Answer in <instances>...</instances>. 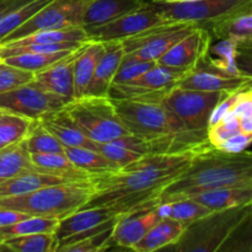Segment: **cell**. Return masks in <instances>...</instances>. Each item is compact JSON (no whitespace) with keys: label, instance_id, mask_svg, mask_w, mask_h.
Masks as SVG:
<instances>
[{"label":"cell","instance_id":"6da1fadb","mask_svg":"<svg viewBox=\"0 0 252 252\" xmlns=\"http://www.w3.org/2000/svg\"><path fill=\"white\" fill-rule=\"evenodd\" d=\"M189 155H147L126 165L118 172L94 180L95 192L83 208L108 207L129 216L154 208L159 197L191 162Z\"/></svg>","mask_w":252,"mask_h":252},{"label":"cell","instance_id":"7a4b0ae2","mask_svg":"<svg viewBox=\"0 0 252 252\" xmlns=\"http://www.w3.org/2000/svg\"><path fill=\"white\" fill-rule=\"evenodd\" d=\"M252 185V152L228 153L211 147L192 158L179 177L165 187L159 203L189 198L208 189Z\"/></svg>","mask_w":252,"mask_h":252},{"label":"cell","instance_id":"3957f363","mask_svg":"<svg viewBox=\"0 0 252 252\" xmlns=\"http://www.w3.org/2000/svg\"><path fill=\"white\" fill-rule=\"evenodd\" d=\"M95 192L94 181H68L42 187L30 193L0 198V206L31 217L63 219L83 208Z\"/></svg>","mask_w":252,"mask_h":252},{"label":"cell","instance_id":"277c9868","mask_svg":"<svg viewBox=\"0 0 252 252\" xmlns=\"http://www.w3.org/2000/svg\"><path fill=\"white\" fill-rule=\"evenodd\" d=\"M165 95L112 100L128 132L144 139L186 130L182 121L161 102Z\"/></svg>","mask_w":252,"mask_h":252},{"label":"cell","instance_id":"5b68a950","mask_svg":"<svg viewBox=\"0 0 252 252\" xmlns=\"http://www.w3.org/2000/svg\"><path fill=\"white\" fill-rule=\"evenodd\" d=\"M252 204L212 212L204 218L186 226L181 239L170 250L221 251L236 229L251 216Z\"/></svg>","mask_w":252,"mask_h":252},{"label":"cell","instance_id":"8992f818","mask_svg":"<svg viewBox=\"0 0 252 252\" xmlns=\"http://www.w3.org/2000/svg\"><path fill=\"white\" fill-rule=\"evenodd\" d=\"M63 110L74 125L96 143H107L130 134L110 96H80L69 101Z\"/></svg>","mask_w":252,"mask_h":252},{"label":"cell","instance_id":"52a82bcc","mask_svg":"<svg viewBox=\"0 0 252 252\" xmlns=\"http://www.w3.org/2000/svg\"><path fill=\"white\" fill-rule=\"evenodd\" d=\"M223 91H199L174 86L161 102L182 121L187 129L208 132L214 108L225 97Z\"/></svg>","mask_w":252,"mask_h":252},{"label":"cell","instance_id":"ba28073f","mask_svg":"<svg viewBox=\"0 0 252 252\" xmlns=\"http://www.w3.org/2000/svg\"><path fill=\"white\" fill-rule=\"evenodd\" d=\"M197 26L194 22H167L122 39L123 47L126 53L140 61L158 62Z\"/></svg>","mask_w":252,"mask_h":252},{"label":"cell","instance_id":"9c48e42d","mask_svg":"<svg viewBox=\"0 0 252 252\" xmlns=\"http://www.w3.org/2000/svg\"><path fill=\"white\" fill-rule=\"evenodd\" d=\"M84 5L85 0H52L0 44L16 41L34 32L81 26Z\"/></svg>","mask_w":252,"mask_h":252},{"label":"cell","instance_id":"30bf717a","mask_svg":"<svg viewBox=\"0 0 252 252\" xmlns=\"http://www.w3.org/2000/svg\"><path fill=\"white\" fill-rule=\"evenodd\" d=\"M68 103L65 98L42 89L33 81L0 95V107L32 121L62 110Z\"/></svg>","mask_w":252,"mask_h":252},{"label":"cell","instance_id":"8fae6325","mask_svg":"<svg viewBox=\"0 0 252 252\" xmlns=\"http://www.w3.org/2000/svg\"><path fill=\"white\" fill-rule=\"evenodd\" d=\"M251 0H198L191 2L164 4L153 2L155 10L169 22H194L198 26L225 16Z\"/></svg>","mask_w":252,"mask_h":252},{"label":"cell","instance_id":"7c38bea8","mask_svg":"<svg viewBox=\"0 0 252 252\" xmlns=\"http://www.w3.org/2000/svg\"><path fill=\"white\" fill-rule=\"evenodd\" d=\"M167 22L169 21H166L153 7L149 0H147V4L139 9L122 15L107 24L85 30L90 41L107 42L113 41V39H126L140 32L147 31L152 27L167 24Z\"/></svg>","mask_w":252,"mask_h":252},{"label":"cell","instance_id":"4fadbf2b","mask_svg":"<svg viewBox=\"0 0 252 252\" xmlns=\"http://www.w3.org/2000/svg\"><path fill=\"white\" fill-rule=\"evenodd\" d=\"M252 79L244 75H233L214 65L209 53L198 62L191 70L186 71L177 81L176 86L181 89L199 91H233L250 88Z\"/></svg>","mask_w":252,"mask_h":252},{"label":"cell","instance_id":"5bb4252c","mask_svg":"<svg viewBox=\"0 0 252 252\" xmlns=\"http://www.w3.org/2000/svg\"><path fill=\"white\" fill-rule=\"evenodd\" d=\"M185 73H186L185 70L169 68L157 63L138 78L126 84L111 86L108 96L112 100H122V98L165 95L167 91L176 86L177 81L184 76Z\"/></svg>","mask_w":252,"mask_h":252},{"label":"cell","instance_id":"9a60e30c","mask_svg":"<svg viewBox=\"0 0 252 252\" xmlns=\"http://www.w3.org/2000/svg\"><path fill=\"white\" fill-rule=\"evenodd\" d=\"M212 39L213 37L208 30L197 26L187 36L172 46L157 63L180 70H191L209 53Z\"/></svg>","mask_w":252,"mask_h":252},{"label":"cell","instance_id":"2e32d148","mask_svg":"<svg viewBox=\"0 0 252 252\" xmlns=\"http://www.w3.org/2000/svg\"><path fill=\"white\" fill-rule=\"evenodd\" d=\"M90 42V41H89ZM88 44L84 43L79 48L71 51L68 56L62 58L61 61L56 62L52 65L47 66L41 71L33 74V81L36 85L41 86L42 89L56 95L62 96L66 101H71L74 98V65L75 61Z\"/></svg>","mask_w":252,"mask_h":252},{"label":"cell","instance_id":"e0dca14e","mask_svg":"<svg viewBox=\"0 0 252 252\" xmlns=\"http://www.w3.org/2000/svg\"><path fill=\"white\" fill-rule=\"evenodd\" d=\"M103 43H105V52L98 61L93 78L85 91V95L108 96L113 79L126 54L122 39H113Z\"/></svg>","mask_w":252,"mask_h":252},{"label":"cell","instance_id":"ac0fdd59","mask_svg":"<svg viewBox=\"0 0 252 252\" xmlns=\"http://www.w3.org/2000/svg\"><path fill=\"white\" fill-rule=\"evenodd\" d=\"M155 207L123 217L113 230L112 240L115 246L132 250L133 246L139 243L145 234L160 220Z\"/></svg>","mask_w":252,"mask_h":252},{"label":"cell","instance_id":"d6986e66","mask_svg":"<svg viewBox=\"0 0 252 252\" xmlns=\"http://www.w3.org/2000/svg\"><path fill=\"white\" fill-rule=\"evenodd\" d=\"M145 4L147 0H85L81 26L90 29L107 24Z\"/></svg>","mask_w":252,"mask_h":252},{"label":"cell","instance_id":"ffe728a7","mask_svg":"<svg viewBox=\"0 0 252 252\" xmlns=\"http://www.w3.org/2000/svg\"><path fill=\"white\" fill-rule=\"evenodd\" d=\"M123 216L116 213L108 207H91V208H80L79 211L64 217L59 220L58 228L56 230V238L59 241L73 236L75 234L84 233L95 228L98 224L113 218V217Z\"/></svg>","mask_w":252,"mask_h":252},{"label":"cell","instance_id":"44dd1931","mask_svg":"<svg viewBox=\"0 0 252 252\" xmlns=\"http://www.w3.org/2000/svg\"><path fill=\"white\" fill-rule=\"evenodd\" d=\"M208 30L213 38L218 39H244L252 37V5L245 6L217 19L201 25Z\"/></svg>","mask_w":252,"mask_h":252},{"label":"cell","instance_id":"7402d4cb","mask_svg":"<svg viewBox=\"0 0 252 252\" xmlns=\"http://www.w3.org/2000/svg\"><path fill=\"white\" fill-rule=\"evenodd\" d=\"M97 152L123 167L140 158L152 155V144L149 139L128 134L107 143H97Z\"/></svg>","mask_w":252,"mask_h":252},{"label":"cell","instance_id":"603a6c76","mask_svg":"<svg viewBox=\"0 0 252 252\" xmlns=\"http://www.w3.org/2000/svg\"><path fill=\"white\" fill-rule=\"evenodd\" d=\"M39 122L46 127L65 148H88L97 150V143L89 139L69 118L65 111L62 110L44 116Z\"/></svg>","mask_w":252,"mask_h":252},{"label":"cell","instance_id":"cb8c5ba5","mask_svg":"<svg viewBox=\"0 0 252 252\" xmlns=\"http://www.w3.org/2000/svg\"><path fill=\"white\" fill-rule=\"evenodd\" d=\"M212 212L252 204V185L225 186L203 191L191 197Z\"/></svg>","mask_w":252,"mask_h":252},{"label":"cell","instance_id":"d4e9b609","mask_svg":"<svg viewBox=\"0 0 252 252\" xmlns=\"http://www.w3.org/2000/svg\"><path fill=\"white\" fill-rule=\"evenodd\" d=\"M186 225L171 218L160 219L144 238L133 246L135 252H153L167 249L175 245L181 239Z\"/></svg>","mask_w":252,"mask_h":252},{"label":"cell","instance_id":"484cf974","mask_svg":"<svg viewBox=\"0 0 252 252\" xmlns=\"http://www.w3.org/2000/svg\"><path fill=\"white\" fill-rule=\"evenodd\" d=\"M31 161L33 169L68 181H94L96 179L93 175L76 167L64 153L31 154Z\"/></svg>","mask_w":252,"mask_h":252},{"label":"cell","instance_id":"4316f807","mask_svg":"<svg viewBox=\"0 0 252 252\" xmlns=\"http://www.w3.org/2000/svg\"><path fill=\"white\" fill-rule=\"evenodd\" d=\"M63 182H68V180L44 174L36 169L27 170L0 184V198L21 196V194L30 193L42 187L63 184Z\"/></svg>","mask_w":252,"mask_h":252},{"label":"cell","instance_id":"83f0119b","mask_svg":"<svg viewBox=\"0 0 252 252\" xmlns=\"http://www.w3.org/2000/svg\"><path fill=\"white\" fill-rule=\"evenodd\" d=\"M64 154L76 167L93 175L96 179L116 174L122 167L97 150L88 148H65Z\"/></svg>","mask_w":252,"mask_h":252},{"label":"cell","instance_id":"f1b7e54d","mask_svg":"<svg viewBox=\"0 0 252 252\" xmlns=\"http://www.w3.org/2000/svg\"><path fill=\"white\" fill-rule=\"evenodd\" d=\"M105 52L103 42H88L74 65V98L85 95L98 61Z\"/></svg>","mask_w":252,"mask_h":252},{"label":"cell","instance_id":"f546056e","mask_svg":"<svg viewBox=\"0 0 252 252\" xmlns=\"http://www.w3.org/2000/svg\"><path fill=\"white\" fill-rule=\"evenodd\" d=\"M155 209L160 219L171 218L186 226L212 213L211 209L204 207L199 202L194 201L191 197L176 199V201L162 202V203L157 204Z\"/></svg>","mask_w":252,"mask_h":252},{"label":"cell","instance_id":"4dcf8cb0","mask_svg":"<svg viewBox=\"0 0 252 252\" xmlns=\"http://www.w3.org/2000/svg\"><path fill=\"white\" fill-rule=\"evenodd\" d=\"M33 169L31 154L24 143H14L0 149V184L21 172Z\"/></svg>","mask_w":252,"mask_h":252},{"label":"cell","instance_id":"1f68e13d","mask_svg":"<svg viewBox=\"0 0 252 252\" xmlns=\"http://www.w3.org/2000/svg\"><path fill=\"white\" fill-rule=\"evenodd\" d=\"M58 239L54 233H38L16 236L0 244V251L12 252H57Z\"/></svg>","mask_w":252,"mask_h":252},{"label":"cell","instance_id":"d6a6232c","mask_svg":"<svg viewBox=\"0 0 252 252\" xmlns=\"http://www.w3.org/2000/svg\"><path fill=\"white\" fill-rule=\"evenodd\" d=\"M22 143L30 154H62L65 150V147L39 121L32 122Z\"/></svg>","mask_w":252,"mask_h":252},{"label":"cell","instance_id":"836d02e7","mask_svg":"<svg viewBox=\"0 0 252 252\" xmlns=\"http://www.w3.org/2000/svg\"><path fill=\"white\" fill-rule=\"evenodd\" d=\"M59 219L44 218V217H30L12 225L0 228V244L16 236L29 235L38 233H56Z\"/></svg>","mask_w":252,"mask_h":252},{"label":"cell","instance_id":"e575fe53","mask_svg":"<svg viewBox=\"0 0 252 252\" xmlns=\"http://www.w3.org/2000/svg\"><path fill=\"white\" fill-rule=\"evenodd\" d=\"M33 121L10 111H2L0 118V147L22 142Z\"/></svg>","mask_w":252,"mask_h":252},{"label":"cell","instance_id":"d590c367","mask_svg":"<svg viewBox=\"0 0 252 252\" xmlns=\"http://www.w3.org/2000/svg\"><path fill=\"white\" fill-rule=\"evenodd\" d=\"M71 51H74V49H71ZM71 51L49 52V53H24L7 57V58L1 59V61L5 62L6 64H10V65L31 71V73L34 74L37 71L43 70V69L52 65L56 62L61 61L62 58L68 56Z\"/></svg>","mask_w":252,"mask_h":252},{"label":"cell","instance_id":"8d00e7d4","mask_svg":"<svg viewBox=\"0 0 252 252\" xmlns=\"http://www.w3.org/2000/svg\"><path fill=\"white\" fill-rule=\"evenodd\" d=\"M52 0H31L27 4L22 5L19 9L14 10L6 16L0 20V43L9 36L11 32L29 21L38 10L46 6Z\"/></svg>","mask_w":252,"mask_h":252},{"label":"cell","instance_id":"74e56055","mask_svg":"<svg viewBox=\"0 0 252 252\" xmlns=\"http://www.w3.org/2000/svg\"><path fill=\"white\" fill-rule=\"evenodd\" d=\"M115 228L107 229L102 233L91 235L89 238L83 239V240L70 244V245L63 246V248L59 249L58 252H98L115 248V244L112 240Z\"/></svg>","mask_w":252,"mask_h":252},{"label":"cell","instance_id":"f35d334b","mask_svg":"<svg viewBox=\"0 0 252 252\" xmlns=\"http://www.w3.org/2000/svg\"><path fill=\"white\" fill-rule=\"evenodd\" d=\"M155 64H157V62L140 61V59L126 53L122 62H121L120 68H118L117 73H116L115 79H113L112 85H120V84L128 83V81L138 78L143 73L149 70Z\"/></svg>","mask_w":252,"mask_h":252},{"label":"cell","instance_id":"ab89813d","mask_svg":"<svg viewBox=\"0 0 252 252\" xmlns=\"http://www.w3.org/2000/svg\"><path fill=\"white\" fill-rule=\"evenodd\" d=\"M240 122L236 116L229 112L221 121L208 128V140L213 147H219L233 135L240 133Z\"/></svg>","mask_w":252,"mask_h":252},{"label":"cell","instance_id":"60d3db41","mask_svg":"<svg viewBox=\"0 0 252 252\" xmlns=\"http://www.w3.org/2000/svg\"><path fill=\"white\" fill-rule=\"evenodd\" d=\"M33 79V73L0 61V95L16 89Z\"/></svg>","mask_w":252,"mask_h":252},{"label":"cell","instance_id":"b9f144b4","mask_svg":"<svg viewBox=\"0 0 252 252\" xmlns=\"http://www.w3.org/2000/svg\"><path fill=\"white\" fill-rule=\"evenodd\" d=\"M235 64L244 76L252 79V37L236 41Z\"/></svg>","mask_w":252,"mask_h":252},{"label":"cell","instance_id":"7bdbcfd3","mask_svg":"<svg viewBox=\"0 0 252 252\" xmlns=\"http://www.w3.org/2000/svg\"><path fill=\"white\" fill-rule=\"evenodd\" d=\"M251 144L252 133L240 132L238 133V134L230 137L229 139H226L225 142L221 143V144L217 148L228 153H240L246 150V148L250 147Z\"/></svg>","mask_w":252,"mask_h":252},{"label":"cell","instance_id":"ee69618b","mask_svg":"<svg viewBox=\"0 0 252 252\" xmlns=\"http://www.w3.org/2000/svg\"><path fill=\"white\" fill-rule=\"evenodd\" d=\"M231 113L240 120V118L252 116V88H246L239 91Z\"/></svg>","mask_w":252,"mask_h":252},{"label":"cell","instance_id":"f6af8a7d","mask_svg":"<svg viewBox=\"0 0 252 252\" xmlns=\"http://www.w3.org/2000/svg\"><path fill=\"white\" fill-rule=\"evenodd\" d=\"M30 217H31L30 214L24 213L21 211H16V209L0 206V228L12 225V224L30 218Z\"/></svg>","mask_w":252,"mask_h":252},{"label":"cell","instance_id":"bcb514c9","mask_svg":"<svg viewBox=\"0 0 252 252\" xmlns=\"http://www.w3.org/2000/svg\"><path fill=\"white\" fill-rule=\"evenodd\" d=\"M30 1L31 0H0V20L11 11L19 9L20 6Z\"/></svg>","mask_w":252,"mask_h":252},{"label":"cell","instance_id":"7dc6e473","mask_svg":"<svg viewBox=\"0 0 252 252\" xmlns=\"http://www.w3.org/2000/svg\"><path fill=\"white\" fill-rule=\"evenodd\" d=\"M240 122V129L244 133H252V116H248L239 120Z\"/></svg>","mask_w":252,"mask_h":252},{"label":"cell","instance_id":"c3c4849f","mask_svg":"<svg viewBox=\"0 0 252 252\" xmlns=\"http://www.w3.org/2000/svg\"><path fill=\"white\" fill-rule=\"evenodd\" d=\"M153 2H164V4H176V2H191L198 0H150Z\"/></svg>","mask_w":252,"mask_h":252},{"label":"cell","instance_id":"681fc988","mask_svg":"<svg viewBox=\"0 0 252 252\" xmlns=\"http://www.w3.org/2000/svg\"><path fill=\"white\" fill-rule=\"evenodd\" d=\"M2 111H4V110H2V108H1V107H0V118H1V115H2Z\"/></svg>","mask_w":252,"mask_h":252},{"label":"cell","instance_id":"f907efd6","mask_svg":"<svg viewBox=\"0 0 252 252\" xmlns=\"http://www.w3.org/2000/svg\"><path fill=\"white\" fill-rule=\"evenodd\" d=\"M250 5H252V0H251V1H250Z\"/></svg>","mask_w":252,"mask_h":252},{"label":"cell","instance_id":"816d5d0a","mask_svg":"<svg viewBox=\"0 0 252 252\" xmlns=\"http://www.w3.org/2000/svg\"><path fill=\"white\" fill-rule=\"evenodd\" d=\"M0 61H1V59H0Z\"/></svg>","mask_w":252,"mask_h":252}]
</instances>
